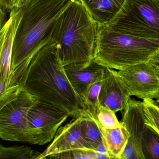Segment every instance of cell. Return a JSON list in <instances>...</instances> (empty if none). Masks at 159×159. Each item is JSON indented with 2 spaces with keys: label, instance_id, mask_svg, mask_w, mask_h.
<instances>
[{
  "label": "cell",
  "instance_id": "1",
  "mask_svg": "<svg viewBox=\"0 0 159 159\" xmlns=\"http://www.w3.org/2000/svg\"><path fill=\"white\" fill-rule=\"evenodd\" d=\"M59 50L51 38L32 58L13 70L6 89L23 88L39 100L77 118L83 111L82 101L66 74Z\"/></svg>",
  "mask_w": 159,
  "mask_h": 159
},
{
  "label": "cell",
  "instance_id": "2",
  "mask_svg": "<svg viewBox=\"0 0 159 159\" xmlns=\"http://www.w3.org/2000/svg\"><path fill=\"white\" fill-rule=\"evenodd\" d=\"M98 25L80 0H74L56 21L51 38L59 46L64 66H88L93 60Z\"/></svg>",
  "mask_w": 159,
  "mask_h": 159
},
{
  "label": "cell",
  "instance_id": "3",
  "mask_svg": "<svg viewBox=\"0 0 159 159\" xmlns=\"http://www.w3.org/2000/svg\"><path fill=\"white\" fill-rule=\"evenodd\" d=\"M74 0H30L20 8L22 16L14 41L12 71L51 39L55 22Z\"/></svg>",
  "mask_w": 159,
  "mask_h": 159
},
{
  "label": "cell",
  "instance_id": "4",
  "mask_svg": "<svg viewBox=\"0 0 159 159\" xmlns=\"http://www.w3.org/2000/svg\"><path fill=\"white\" fill-rule=\"evenodd\" d=\"M159 52V40L141 39L98 25L93 60L106 67L123 70L148 62Z\"/></svg>",
  "mask_w": 159,
  "mask_h": 159
},
{
  "label": "cell",
  "instance_id": "5",
  "mask_svg": "<svg viewBox=\"0 0 159 159\" xmlns=\"http://www.w3.org/2000/svg\"><path fill=\"white\" fill-rule=\"evenodd\" d=\"M106 25L123 34L159 40V0H125L118 14Z\"/></svg>",
  "mask_w": 159,
  "mask_h": 159
},
{
  "label": "cell",
  "instance_id": "6",
  "mask_svg": "<svg viewBox=\"0 0 159 159\" xmlns=\"http://www.w3.org/2000/svg\"><path fill=\"white\" fill-rule=\"evenodd\" d=\"M69 113L39 99L28 115L26 142L44 145L52 141Z\"/></svg>",
  "mask_w": 159,
  "mask_h": 159
},
{
  "label": "cell",
  "instance_id": "7",
  "mask_svg": "<svg viewBox=\"0 0 159 159\" xmlns=\"http://www.w3.org/2000/svg\"><path fill=\"white\" fill-rule=\"evenodd\" d=\"M39 98L22 89L0 107V137L6 141L26 142L28 115Z\"/></svg>",
  "mask_w": 159,
  "mask_h": 159
},
{
  "label": "cell",
  "instance_id": "8",
  "mask_svg": "<svg viewBox=\"0 0 159 159\" xmlns=\"http://www.w3.org/2000/svg\"><path fill=\"white\" fill-rule=\"evenodd\" d=\"M118 73L130 95L143 100L159 98V75L148 62L130 66Z\"/></svg>",
  "mask_w": 159,
  "mask_h": 159
},
{
  "label": "cell",
  "instance_id": "9",
  "mask_svg": "<svg viewBox=\"0 0 159 159\" xmlns=\"http://www.w3.org/2000/svg\"><path fill=\"white\" fill-rule=\"evenodd\" d=\"M120 122L126 127L129 135L120 159H145L141 148L142 135L146 125L142 102L130 98L122 111Z\"/></svg>",
  "mask_w": 159,
  "mask_h": 159
},
{
  "label": "cell",
  "instance_id": "10",
  "mask_svg": "<svg viewBox=\"0 0 159 159\" xmlns=\"http://www.w3.org/2000/svg\"><path fill=\"white\" fill-rule=\"evenodd\" d=\"M21 9L14 8L10 12V18L0 32V93L4 92L12 72V56L14 41L22 18Z\"/></svg>",
  "mask_w": 159,
  "mask_h": 159
},
{
  "label": "cell",
  "instance_id": "11",
  "mask_svg": "<svg viewBox=\"0 0 159 159\" xmlns=\"http://www.w3.org/2000/svg\"><path fill=\"white\" fill-rule=\"evenodd\" d=\"M130 97L127 87L118 71L106 67L99 93L100 105L108 107L116 113L122 111L126 107Z\"/></svg>",
  "mask_w": 159,
  "mask_h": 159
},
{
  "label": "cell",
  "instance_id": "12",
  "mask_svg": "<svg viewBox=\"0 0 159 159\" xmlns=\"http://www.w3.org/2000/svg\"><path fill=\"white\" fill-rule=\"evenodd\" d=\"M86 148H88L82 134L80 118H73L69 123L59 127L52 143L41 153L38 159Z\"/></svg>",
  "mask_w": 159,
  "mask_h": 159
},
{
  "label": "cell",
  "instance_id": "13",
  "mask_svg": "<svg viewBox=\"0 0 159 159\" xmlns=\"http://www.w3.org/2000/svg\"><path fill=\"white\" fill-rule=\"evenodd\" d=\"M64 66L70 84L81 98L92 84L103 79L106 68L94 60L86 66L76 65Z\"/></svg>",
  "mask_w": 159,
  "mask_h": 159
},
{
  "label": "cell",
  "instance_id": "14",
  "mask_svg": "<svg viewBox=\"0 0 159 159\" xmlns=\"http://www.w3.org/2000/svg\"><path fill=\"white\" fill-rule=\"evenodd\" d=\"M98 25H106L120 11L125 0H80Z\"/></svg>",
  "mask_w": 159,
  "mask_h": 159
},
{
  "label": "cell",
  "instance_id": "15",
  "mask_svg": "<svg viewBox=\"0 0 159 159\" xmlns=\"http://www.w3.org/2000/svg\"><path fill=\"white\" fill-rule=\"evenodd\" d=\"M121 123L120 127L111 129L104 128L99 125L110 159H120L121 155L128 142V132L124 124Z\"/></svg>",
  "mask_w": 159,
  "mask_h": 159
},
{
  "label": "cell",
  "instance_id": "16",
  "mask_svg": "<svg viewBox=\"0 0 159 159\" xmlns=\"http://www.w3.org/2000/svg\"><path fill=\"white\" fill-rule=\"evenodd\" d=\"M80 117L82 134L87 148L95 151L104 143L99 125L95 118L84 111Z\"/></svg>",
  "mask_w": 159,
  "mask_h": 159
},
{
  "label": "cell",
  "instance_id": "17",
  "mask_svg": "<svg viewBox=\"0 0 159 159\" xmlns=\"http://www.w3.org/2000/svg\"><path fill=\"white\" fill-rule=\"evenodd\" d=\"M141 148L145 159H159V134L146 125L142 135Z\"/></svg>",
  "mask_w": 159,
  "mask_h": 159
},
{
  "label": "cell",
  "instance_id": "18",
  "mask_svg": "<svg viewBox=\"0 0 159 159\" xmlns=\"http://www.w3.org/2000/svg\"><path fill=\"white\" fill-rule=\"evenodd\" d=\"M102 79L92 84L81 97L83 110L96 119L100 106L99 96Z\"/></svg>",
  "mask_w": 159,
  "mask_h": 159
},
{
  "label": "cell",
  "instance_id": "19",
  "mask_svg": "<svg viewBox=\"0 0 159 159\" xmlns=\"http://www.w3.org/2000/svg\"><path fill=\"white\" fill-rule=\"evenodd\" d=\"M41 153L27 146L0 145L1 159H38Z\"/></svg>",
  "mask_w": 159,
  "mask_h": 159
},
{
  "label": "cell",
  "instance_id": "20",
  "mask_svg": "<svg viewBox=\"0 0 159 159\" xmlns=\"http://www.w3.org/2000/svg\"><path fill=\"white\" fill-rule=\"evenodd\" d=\"M142 102L145 124L159 134V107L155 105L152 99H144Z\"/></svg>",
  "mask_w": 159,
  "mask_h": 159
},
{
  "label": "cell",
  "instance_id": "21",
  "mask_svg": "<svg viewBox=\"0 0 159 159\" xmlns=\"http://www.w3.org/2000/svg\"><path fill=\"white\" fill-rule=\"evenodd\" d=\"M96 120L100 126L108 129L116 128L121 125L114 111L108 107L101 105L98 108Z\"/></svg>",
  "mask_w": 159,
  "mask_h": 159
},
{
  "label": "cell",
  "instance_id": "22",
  "mask_svg": "<svg viewBox=\"0 0 159 159\" xmlns=\"http://www.w3.org/2000/svg\"><path fill=\"white\" fill-rule=\"evenodd\" d=\"M71 152L73 159H97L96 152L87 148L74 150Z\"/></svg>",
  "mask_w": 159,
  "mask_h": 159
},
{
  "label": "cell",
  "instance_id": "23",
  "mask_svg": "<svg viewBox=\"0 0 159 159\" xmlns=\"http://www.w3.org/2000/svg\"><path fill=\"white\" fill-rule=\"evenodd\" d=\"M148 62L155 68L159 75V52L153 55Z\"/></svg>",
  "mask_w": 159,
  "mask_h": 159
},
{
  "label": "cell",
  "instance_id": "24",
  "mask_svg": "<svg viewBox=\"0 0 159 159\" xmlns=\"http://www.w3.org/2000/svg\"><path fill=\"white\" fill-rule=\"evenodd\" d=\"M1 9L6 11H11L13 9L11 0H0Z\"/></svg>",
  "mask_w": 159,
  "mask_h": 159
},
{
  "label": "cell",
  "instance_id": "25",
  "mask_svg": "<svg viewBox=\"0 0 159 159\" xmlns=\"http://www.w3.org/2000/svg\"><path fill=\"white\" fill-rule=\"evenodd\" d=\"M6 12V11H5L1 9V28H2L6 23V22H5Z\"/></svg>",
  "mask_w": 159,
  "mask_h": 159
},
{
  "label": "cell",
  "instance_id": "26",
  "mask_svg": "<svg viewBox=\"0 0 159 159\" xmlns=\"http://www.w3.org/2000/svg\"><path fill=\"white\" fill-rule=\"evenodd\" d=\"M30 0H18L17 4H16L15 7L19 9V8L22 7V6L25 5L26 3H27Z\"/></svg>",
  "mask_w": 159,
  "mask_h": 159
},
{
  "label": "cell",
  "instance_id": "27",
  "mask_svg": "<svg viewBox=\"0 0 159 159\" xmlns=\"http://www.w3.org/2000/svg\"><path fill=\"white\" fill-rule=\"evenodd\" d=\"M12 7L14 8L16 4H17L18 0H11Z\"/></svg>",
  "mask_w": 159,
  "mask_h": 159
},
{
  "label": "cell",
  "instance_id": "28",
  "mask_svg": "<svg viewBox=\"0 0 159 159\" xmlns=\"http://www.w3.org/2000/svg\"><path fill=\"white\" fill-rule=\"evenodd\" d=\"M154 102L155 105L159 107V98H156V100H154Z\"/></svg>",
  "mask_w": 159,
  "mask_h": 159
}]
</instances>
